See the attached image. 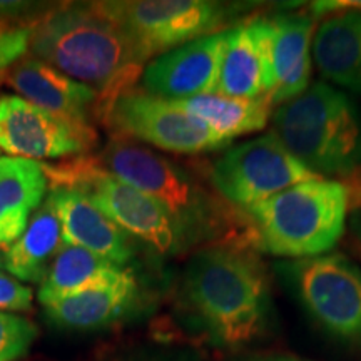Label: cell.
I'll list each match as a JSON object with an SVG mask.
<instances>
[{
  "label": "cell",
  "instance_id": "cell-14",
  "mask_svg": "<svg viewBox=\"0 0 361 361\" xmlns=\"http://www.w3.org/2000/svg\"><path fill=\"white\" fill-rule=\"evenodd\" d=\"M314 17L308 13H283L266 17L268 56L273 75V90L268 96L271 107L300 97L310 87L311 40L314 35Z\"/></svg>",
  "mask_w": 361,
  "mask_h": 361
},
{
  "label": "cell",
  "instance_id": "cell-6",
  "mask_svg": "<svg viewBox=\"0 0 361 361\" xmlns=\"http://www.w3.org/2000/svg\"><path fill=\"white\" fill-rule=\"evenodd\" d=\"M40 168L52 189L69 188L84 192L119 228L159 255L176 256L191 246L164 206L106 173L94 157L78 156L61 164L40 162Z\"/></svg>",
  "mask_w": 361,
  "mask_h": 361
},
{
  "label": "cell",
  "instance_id": "cell-15",
  "mask_svg": "<svg viewBox=\"0 0 361 361\" xmlns=\"http://www.w3.org/2000/svg\"><path fill=\"white\" fill-rule=\"evenodd\" d=\"M4 80L40 109L72 123L89 126L97 112V92L35 57H22Z\"/></svg>",
  "mask_w": 361,
  "mask_h": 361
},
{
  "label": "cell",
  "instance_id": "cell-19",
  "mask_svg": "<svg viewBox=\"0 0 361 361\" xmlns=\"http://www.w3.org/2000/svg\"><path fill=\"white\" fill-rule=\"evenodd\" d=\"M49 180L40 162L0 157V247L12 246L29 226L47 192Z\"/></svg>",
  "mask_w": 361,
  "mask_h": 361
},
{
  "label": "cell",
  "instance_id": "cell-23",
  "mask_svg": "<svg viewBox=\"0 0 361 361\" xmlns=\"http://www.w3.org/2000/svg\"><path fill=\"white\" fill-rule=\"evenodd\" d=\"M37 328L22 316L0 311V361H16L29 351Z\"/></svg>",
  "mask_w": 361,
  "mask_h": 361
},
{
  "label": "cell",
  "instance_id": "cell-7",
  "mask_svg": "<svg viewBox=\"0 0 361 361\" xmlns=\"http://www.w3.org/2000/svg\"><path fill=\"white\" fill-rule=\"evenodd\" d=\"M274 271L324 336L361 355V266L341 252L281 261Z\"/></svg>",
  "mask_w": 361,
  "mask_h": 361
},
{
  "label": "cell",
  "instance_id": "cell-10",
  "mask_svg": "<svg viewBox=\"0 0 361 361\" xmlns=\"http://www.w3.org/2000/svg\"><path fill=\"white\" fill-rule=\"evenodd\" d=\"M106 121L119 137L135 139L178 154L211 152L231 144L197 117L142 90L130 89L121 94Z\"/></svg>",
  "mask_w": 361,
  "mask_h": 361
},
{
  "label": "cell",
  "instance_id": "cell-5",
  "mask_svg": "<svg viewBox=\"0 0 361 361\" xmlns=\"http://www.w3.org/2000/svg\"><path fill=\"white\" fill-rule=\"evenodd\" d=\"M273 134L319 178L361 171V114L340 89L314 82L273 114Z\"/></svg>",
  "mask_w": 361,
  "mask_h": 361
},
{
  "label": "cell",
  "instance_id": "cell-18",
  "mask_svg": "<svg viewBox=\"0 0 361 361\" xmlns=\"http://www.w3.org/2000/svg\"><path fill=\"white\" fill-rule=\"evenodd\" d=\"M313 57L324 79L361 94V11L324 19L313 35Z\"/></svg>",
  "mask_w": 361,
  "mask_h": 361
},
{
  "label": "cell",
  "instance_id": "cell-20",
  "mask_svg": "<svg viewBox=\"0 0 361 361\" xmlns=\"http://www.w3.org/2000/svg\"><path fill=\"white\" fill-rule=\"evenodd\" d=\"M64 245L61 221L47 197L30 218L24 234L6 250V269L20 281L42 283Z\"/></svg>",
  "mask_w": 361,
  "mask_h": 361
},
{
  "label": "cell",
  "instance_id": "cell-4",
  "mask_svg": "<svg viewBox=\"0 0 361 361\" xmlns=\"http://www.w3.org/2000/svg\"><path fill=\"white\" fill-rule=\"evenodd\" d=\"M348 184L313 178L243 211L255 233L256 251L286 261L328 255L346 231Z\"/></svg>",
  "mask_w": 361,
  "mask_h": 361
},
{
  "label": "cell",
  "instance_id": "cell-13",
  "mask_svg": "<svg viewBox=\"0 0 361 361\" xmlns=\"http://www.w3.org/2000/svg\"><path fill=\"white\" fill-rule=\"evenodd\" d=\"M62 226L64 243L84 247L124 268L135 255L134 238L78 189L56 188L49 194Z\"/></svg>",
  "mask_w": 361,
  "mask_h": 361
},
{
  "label": "cell",
  "instance_id": "cell-29",
  "mask_svg": "<svg viewBox=\"0 0 361 361\" xmlns=\"http://www.w3.org/2000/svg\"><path fill=\"white\" fill-rule=\"evenodd\" d=\"M92 361H135L134 353L123 355V353H111V351H104L102 355L94 356Z\"/></svg>",
  "mask_w": 361,
  "mask_h": 361
},
{
  "label": "cell",
  "instance_id": "cell-31",
  "mask_svg": "<svg viewBox=\"0 0 361 361\" xmlns=\"http://www.w3.org/2000/svg\"><path fill=\"white\" fill-rule=\"evenodd\" d=\"M0 268H6V251H0Z\"/></svg>",
  "mask_w": 361,
  "mask_h": 361
},
{
  "label": "cell",
  "instance_id": "cell-17",
  "mask_svg": "<svg viewBox=\"0 0 361 361\" xmlns=\"http://www.w3.org/2000/svg\"><path fill=\"white\" fill-rule=\"evenodd\" d=\"M141 301V286L134 271L123 268L114 278L44 306L51 323L72 331H92L119 322Z\"/></svg>",
  "mask_w": 361,
  "mask_h": 361
},
{
  "label": "cell",
  "instance_id": "cell-2",
  "mask_svg": "<svg viewBox=\"0 0 361 361\" xmlns=\"http://www.w3.org/2000/svg\"><path fill=\"white\" fill-rule=\"evenodd\" d=\"M29 49L32 57L96 90L97 116H107L144 66L128 35L94 4L49 11L32 25Z\"/></svg>",
  "mask_w": 361,
  "mask_h": 361
},
{
  "label": "cell",
  "instance_id": "cell-25",
  "mask_svg": "<svg viewBox=\"0 0 361 361\" xmlns=\"http://www.w3.org/2000/svg\"><path fill=\"white\" fill-rule=\"evenodd\" d=\"M34 293L13 276L0 273V311H27L32 308Z\"/></svg>",
  "mask_w": 361,
  "mask_h": 361
},
{
  "label": "cell",
  "instance_id": "cell-8",
  "mask_svg": "<svg viewBox=\"0 0 361 361\" xmlns=\"http://www.w3.org/2000/svg\"><path fill=\"white\" fill-rule=\"evenodd\" d=\"M94 6L128 35L144 62L221 32L219 29L247 8L245 4L213 0H116Z\"/></svg>",
  "mask_w": 361,
  "mask_h": 361
},
{
  "label": "cell",
  "instance_id": "cell-30",
  "mask_svg": "<svg viewBox=\"0 0 361 361\" xmlns=\"http://www.w3.org/2000/svg\"><path fill=\"white\" fill-rule=\"evenodd\" d=\"M350 183H355V184H358V186H361V171L358 174H355L353 178H351Z\"/></svg>",
  "mask_w": 361,
  "mask_h": 361
},
{
  "label": "cell",
  "instance_id": "cell-16",
  "mask_svg": "<svg viewBox=\"0 0 361 361\" xmlns=\"http://www.w3.org/2000/svg\"><path fill=\"white\" fill-rule=\"evenodd\" d=\"M273 90L266 17L226 30L216 92L236 99L268 97Z\"/></svg>",
  "mask_w": 361,
  "mask_h": 361
},
{
  "label": "cell",
  "instance_id": "cell-3",
  "mask_svg": "<svg viewBox=\"0 0 361 361\" xmlns=\"http://www.w3.org/2000/svg\"><path fill=\"white\" fill-rule=\"evenodd\" d=\"M106 173L154 197L186 234L189 245L255 247L243 211L209 194L168 157L126 137H114L96 157Z\"/></svg>",
  "mask_w": 361,
  "mask_h": 361
},
{
  "label": "cell",
  "instance_id": "cell-1",
  "mask_svg": "<svg viewBox=\"0 0 361 361\" xmlns=\"http://www.w3.org/2000/svg\"><path fill=\"white\" fill-rule=\"evenodd\" d=\"M180 301L223 350L252 348L276 329L268 271L252 247L214 245L194 252L180 279Z\"/></svg>",
  "mask_w": 361,
  "mask_h": 361
},
{
  "label": "cell",
  "instance_id": "cell-22",
  "mask_svg": "<svg viewBox=\"0 0 361 361\" xmlns=\"http://www.w3.org/2000/svg\"><path fill=\"white\" fill-rule=\"evenodd\" d=\"M121 269H123L121 266L84 247L64 245L54 258L47 276L40 283V305L47 306L54 301L89 290L96 284L114 278Z\"/></svg>",
  "mask_w": 361,
  "mask_h": 361
},
{
  "label": "cell",
  "instance_id": "cell-11",
  "mask_svg": "<svg viewBox=\"0 0 361 361\" xmlns=\"http://www.w3.org/2000/svg\"><path fill=\"white\" fill-rule=\"evenodd\" d=\"M90 126L72 123L17 96L0 97V149L22 159L82 154L94 144Z\"/></svg>",
  "mask_w": 361,
  "mask_h": 361
},
{
  "label": "cell",
  "instance_id": "cell-26",
  "mask_svg": "<svg viewBox=\"0 0 361 361\" xmlns=\"http://www.w3.org/2000/svg\"><path fill=\"white\" fill-rule=\"evenodd\" d=\"M350 194H351V207H350V218L348 228L351 243H353L356 251L361 256V186L355 183H348Z\"/></svg>",
  "mask_w": 361,
  "mask_h": 361
},
{
  "label": "cell",
  "instance_id": "cell-21",
  "mask_svg": "<svg viewBox=\"0 0 361 361\" xmlns=\"http://www.w3.org/2000/svg\"><path fill=\"white\" fill-rule=\"evenodd\" d=\"M173 104L188 114L197 117L228 141L263 130L273 109L268 97L236 99L221 96L218 92L201 94Z\"/></svg>",
  "mask_w": 361,
  "mask_h": 361
},
{
  "label": "cell",
  "instance_id": "cell-9",
  "mask_svg": "<svg viewBox=\"0 0 361 361\" xmlns=\"http://www.w3.org/2000/svg\"><path fill=\"white\" fill-rule=\"evenodd\" d=\"M313 178L319 176L298 161L273 133L228 149L211 168V184L221 200L239 211Z\"/></svg>",
  "mask_w": 361,
  "mask_h": 361
},
{
  "label": "cell",
  "instance_id": "cell-28",
  "mask_svg": "<svg viewBox=\"0 0 361 361\" xmlns=\"http://www.w3.org/2000/svg\"><path fill=\"white\" fill-rule=\"evenodd\" d=\"M135 361H189L186 356H176V355H147V353H134Z\"/></svg>",
  "mask_w": 361,
  "mask_h": 361
},
{
  "label": "cell",
  "instance_id": "cell-24",
  "mask_svg": "<svg viewBox=\"0 0 361 361\" xmlns=\"http://www.w3.org/2000/svg\"><path fill=\"white\" fill-rule=\"evenodd\" d=\"M32 25H16L0 17V78L19 62L30 45Z\"/></svg>",
  "mask_w": 361,
  "mask_h": 361
},
{
  "label": "cell",
  "instance_id": "cell-12",
  "mask_svg": "<svg viewBox=\"0 0 361 361\" xmlns=\"http://www.w3.org/2000/svg\"><path fill=\"white\" fill-rule=\"evenodd\" d=\"M226 30L162 54L142 71L144 92L169 102L216 92Z\"/></svg>",
  "mask_w": 361,
  "mask_h": 361
},
{
  "label": "cell",
  "instance_id": "cell-27",
  "mask_svg": "<svg viewBox=\"0 0 361 361\" xmlns=\"http://www.w3.org/2000/svg\"><path fill=\"white\" fill-rule=\"evenodd\" d=\"M238 361H310L300 356L288 355V353H258V355H250Z\"/></svg>",
  "mask_w": 361,
  "mask_h": 361
}]
</instances>
